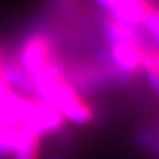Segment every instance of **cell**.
Returning a JSON list of instances; mask_svg holds the SVG:
<instances>
[{
    "label": "cell",
    "mask_w": 159,
    "mask_h": 159,
    "mask_svg": "<svg viewBox=\"0 0 159 159\" xmlns=\"http://www.w3.org/2000/svg\"><path fill=\"white\" fill-rule=\"evenodd\" d=\"M147 39V45L159 50V8L153 6L139 26Z\"/></svg>",
    "instance_id": "5b68a950"
},
{
    "label": "cell",
    "mask_w": 159,
    "mask_h": 159,
    "mask_svg": "<svg viewBox=\"0 0 159 159\" xmlns=\"http://www.w3.org/2000/svg\"><path fill=\"white\" fill-rule=\"evenodd\" d=\"M12 54L22 65V68L33 77L47 66L59 65L60 45L48 28L39 26L31 30L17 43V50Z\"/></svg>",
    "instance_id": "7a4b0ae2"
},
{
    "label": "cell",
    "mask_w": 159,
    "mask_h": 159,
    "mask_svg": "<svg viewBox=\"0 0 159 159\" xmlns=\"http://www.w3.org/2000/svg\"><path fill=\"white\" fill-rule=\"evenodd\" d=\"M147 45L136 42H114L105 43L104 48L96 50L98 57H104L119 73L128 77L133 84L142 74V57Z\"/></svg>",
    "instance_id": "3957f363"
},
{
    "label": "cell",
    "mask_w": 159,
    "mask_h": 159,
    "mask_svg": "<svg viewBox=\"0 0 159 159\" xmlns=\"http://www.w3.org/2000/svg\"><path fill=\"white\" fill-rule=\"evenodd\" d=\"M36 96L59 111L74 125H88L96 117V108L65 77L59 65H51L33 76Z\"/></svg>",
    "instance_id": "6da1fadb"
},
{
    "label": "cell",
    "mask_w": 159,
    "mask_h": 159,
    "mask_svg": "<svg viewBox=\"0 0 159 159\" xmlns=\"http://www.w3.org/2000/svg\"><path fill=\"white\" fill-rule=\"evenodd\" d=\"M54 3L60 9H70V8H74L77 5V0H54Z\"/></svg>",
    "instance_id": "8992f818"
},
{
    "label": "cell",
    "mask_w": 159,
    "mask_h": 159,
    "mask_svg": "<svg viewBox=\"0 0 159 159\" xmlns=\"http://www.w3.org/2000/svg\"><path fill=\"white\" fill-rule=\"evenodd\" d=\"M101 8V12L130 25L141 26L142 20L153 8L147 0H94Z\"/></svg>",
    "instance_id": "277c9868"
}]
</instances>
